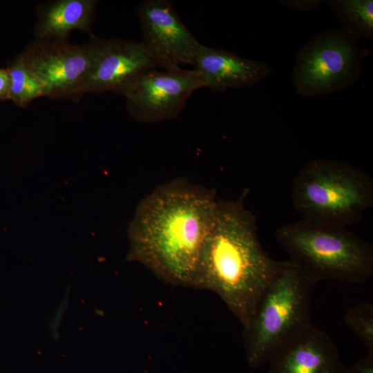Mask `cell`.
Returning <instances> with one entry per match:
<instances>
[{
  "instance_id": "d6986e66",
  "label": "cell",
  "mask_w": 373,
  "mask_h": 373,
  "mask_svg": "<svg viewBox=\"0 0 373 373\" xmlns=\"http://www.w3.org/2000/svg\"><path fill=\"white\" fill-rule=\"evenodd\" d=\"M10 81L8 70L0 68V100H10Z\"/></svg>"
},
{
  "instance_id": "30bf717a",
  "label": "cell",
  "mask_w": 373,
  "mask_h": 373,
  "mask_svg": "<svg viewBox=\"0 0 373 373\" xmlns=\"http://www.w3.org/2000/svg\"><path fill=\"white\" fill-rule=\"evenodd\" d=\"M88 44L91 59L84 94L105 91L121 94L145 71L160 67L142 41L92 37Z\"/></svg>"
},
{
  "instance_id": "ac0fdd59",
  "label": "cell",
  "mask_w": 373,
  "mask_h": 373,
  "mask_svg": "<svg viewBox=\"0 0 373 373\" xmlns=\"http://www.w3.org/2000/svg\"><path fill=\"white\" fill-rule=\"evenodd\" d=\"M343 373H373V354H368L350 367Z\"/></svg>"
},
{
  "instance_id": "8992f818",
  "label": "cell",
  "mask_w": 373,
  "mask_h": 373,
  "mask_svg": "<svg viewBox=\"0 0 373 373\" xmlns=\"http://www.w3.org/2000/svg\"><path fill=\"white\" fill-rule=\"evenodd\" d=\"M359 39L338 28L313 36L296 54L291 79L303 97L343 91L359 79L363 60L370 55Z\"/></svg>"
},
{
  "instance_id": "2e32d148",
  "label": "cell",
  "mask_w": 373,
  "mask_h": 373,
  "mask_svg": "<svg viewBox=\"0 0 373 373\" xmlns=\"http://www.w3.org/2000/svg\"><path fill=\"white\" fill-rule=\"evenodd\" d=\"M343 321L365 347L368 354H373V304L363 302L350 308Z\"/></svg>"
},
{
  "instance_id": "5b68a950",
  "label": "cell",
  "mask_w": 373,
  "mask_h": 373,
  "mask_svg": "<svg viewBox=\"0 0 373 373\" xmlns=\"http://www.w3.org/2000/svg\"><path fill=\"white\" fill-rule=\"evenodd\" d=\"M275 238L289 257L317 281L365 283L373 275V247L347 227L322 226L305 220L281 225Z\"/></svg>"
},
{
  "instance_id": "5bb4252c",
  "label": "cell",
  "mask_w": 373,
  "mask_h": 373,
  "mask_svg": "<svg viewBox=\"0 0 373 373\" xmlns=\"http://www.w3.org/2000/svg\"><path fill=\"white\" fill-rule=\"evenodd\" d=\"M341 28L358 39L373 40L372 0L327 1Z\"/></svg>"
},
{
  "instance_id": "9c48e42d",
  "label": "cell",
  "mask_w": 373,
  "mask_h": 373,
  "mask_svg": "<svg viewBox=\"0 0 373 373\" xmlns=\"http://www.w3.org/2000/svg\"><path fill=\"white\" fill-rule=\"evenodd\" d=\"M142 43L160 68L193 65L202 45L168 0H146L137 9Z\"/></svg>"
},
{
  "instance_id": "4fadbf2b",
  "label": "cell",
  "mask_w": 373,
  "mask_h": 373,
  "mask_svg": "<svg viewBox=\"0 0 373 373\" xmlns=\"http://www.w3.org/2000/svg\"><path fill=\"white\" fill-rule=\"evenodd\" d=\"M97 4L96 0H55L39 4L35 40L68 41L73 30L90 32Z\"/></svg>"
},
{
  "instance_id": "52a82bcc",
  "label": "cell",
  "mask_w": 373,
  "mask_h": 373,
  "mask_svg": "<svg viewBox=\"0 0 373 373\" xmlns=\"http://www.w3.org/2000/svg\"><path fill=\"white\" fill-rule=\"evenodd\" d=\"M151 68L137 77L122 92L129 114L142 123L177 118L187 99L204 87L198 71L180 67Z\"/></svg>"
},
{
  "instance_id": "3957f363",
  "label": "cell",
  "mask_w": 373,
  "mask_h": 373,
  "mask_svg": "<svg viewBox=\"0 0 373 373\" xmlns=\"http://www.w3.org/2000/svg\"><path fill=\"white\" fill-rule=\"evenodd\" d=\"M318 282L298 261H278L245 327L247 359L256 368L269 362L283 346L311 323L310 307Z\"/></svg>"
},
{
  "instance_id": "7a4b0ae2",
  "label": "cell",
  "mask_w": 373,
  "mask_h": 373,
  "mask_svg": "<svg viewBox=\"0 0 373 373\" xmlns=\"http://www.w3.org/2000/svg\"><path fill=\"white\" fill-rule=\"evenodd\" d=\"M256 224L242 200H218L191 287L218 294L243 327L278 264L262 249Z\"/></svg>"
},
{
  "instance_id": "8fae6325",
  "label": "cell",
  "mask_w": 373,
  "mask_h": 373,
  "mask_svg": "<svg viewBox=\"0 0 373 373\" xmlns=\"http://www.w3.org/2000/svg\"><path fill=\"white\" fill-rule=\"evenodd\" d=\"M267 373H343L332 338L312 324L283 346L268 362Z\"/></svg>"
},
{
  "instance_id": "7c38bea8",
  "label": "cell",
  "mask_w": 373,
  "mask_h": 373,
  "mask_svg": "<svg viewBox=\"0 0 373 373\" xmlns=\"http://www.w3.org/2000/svg\"><path fill=\"white\" fill-rule=\"evenodd\" d=\"M193 66L203 86L215 92L252 88L272 73L266 62L246 59L226 50L202 44Z\"/></svg>"
},
{
  "instance_id": "ba28073f",
  "label": "cell",
  "mask_w": 373,
  "mask_h": 373,
  "mask_svg": "<svg viewBox=\"0 0 373 373\" xmlns=\"http://www.w3.org/2000/svg\"><path fill=\"white\" fill-rule=\"evenodd\" d=\"M20 55L44 84L45 97L78 102L84 95L91 59L88 43L35 40Z\"/></svg>"
},
{
  "instance_id": "e0dca14e",
  "label": "cell",
  "mask_w": 373,
  "mask_h": 373,
  "mask_svg": "<svg viewBox=\"0 0 373 373\" xmlns=\"http://www.w3.org/2000/svg\"><path fill=\"white\" fill-rule=\"evenodd\" d=\"M280 3L287 8L299 12H312L325 1L322 0H282Z\"/></svg>"
},
{
  "instance_id": "9a60e30c",
  "label": "cell",
  "mask_w": 373,
  "mask_h": 373,
  "mask_svg": "<svg viewBox=\"0 0 373 373\" xmlns=\"http://www.w3.org/2000/svg\"><path fill=\"white\" fill-rule=\"evenodd\" d=\"M6 69L10 81V101L19 108L45 97L46 88L39 78L28 67L20 54L10 61Z\"/></svg>"
},
{
  "instance_id": "277c9868",
  "label": "cell",
  "mask_w": 373,
  "mask_h": 373,
  "mask_svg": "<svg viewBox=\"0 0 373 373\" xmlns=\"http://www.w3.org/2000/svg\"><path fill=\"white\" fill-rule=\"evenodd\" d=\"M291 200L303 220L347 228L372 207L373 180L347 161L314 158L294 178Z\"/></svg>"
},
{
  "instance_id": "6da1fadb",
  "label": "cell",
  "mask_w": 373,
  "mask_h": 373,
  "mask_svg": "<svg viewBox=\"0 0 373 373\" xmlns=\"http://www.w3.org/2000/svg\"><path fill=\"white\" fill-rule=\"evenodd\" d=\"M218 202L213 190L183 179L158 186L140 202L129 224L128 259L164 281L191 287Z\"/></svg>"
}]
</instances>
